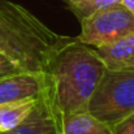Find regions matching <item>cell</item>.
Masks as SVG:
<instances>
[{
    "instance_id": "8",
    "label": "cell",
    "mask_w": 134,
    "mask_h": 134,
    "mask_svg": "<svg viewBox=\"0 0 134 134\" xmlns=\"http://www.w3.org/2000/svg\"><path fill=\"white\" fill-rule=\"evenodd\" d=\"M63 134H113L112 126L89 111L64 116Z\"/></svg>"
},
{
    "instance_id": "11",
    "label": "cell",
    "mask_w": 134,
    "mask_h": 134,
    "mask_svg": "<svg viewBox=\"0 0 134 134\" xmlns=\"http://www.w3.org/2000/svg\"><path fill=\"white\" fill-rule=\"evenodd\" d=\"M18 72H24L21 65L0 49V78L9 74L18 73Z\"/></svg>"
},
{
    "instance_id": "2",
    "label": "cell",
    "mask_w": 134,
    "mask_h": 134,
    "mask_svg": "<svg viewBox=\"0 0 134 134\" xmlns=\"http://www.w3.org/2000/svg\"><path fill=\"white\" fill-rule=\"evenodd\" d=\"M65 35H59L25 7L0 0V49L26 72L42 74Z\"/></svg>"
},
{
    "instance_id": "4",
    "label": "cell",
    "mask_w": 134,
    "mask_h": 134,
    "mask_svg": "<svg viewBox=\"0 0 134 134\" xmlns=\"http://www.w3.org/2000/svg\"><path fill=\"white\" fill-rule=\"evenodd\" d=\"M80 42L92 48L112 44L134 31V14L122 4L100 9L80 21Z\"/></svg>"
},
{
    "instance_id": "3",
    "label": "cell",
    "mask_w": 134,
    "mask_h": 134,
    "mask_svg": "<svg viewBox=\"0 0 134 134\" xmlns=\"http://www.w3.org/2000/svg\"><path fill=\"white\" fill-rule=\"evenodd\" d=\"M89 112L111 126L134 112V69H107L90 100Z\"/></svg>"
},
{
    "instance_id": "13",
    "label": "cell",
    "mask_w": 134,
    "mask_h": 134,
    "mask_svg": "<svg viewBox=\"0 0 134 134\" xmlns=\"http://www.w3.org/2000/svg\"><path fill=\"white\" fill-rule=\"evenodd\" d=\"M121 4L134 14V0H121Z\"/></svg>"
},
{
    "instance_id": "7",
    "label": "cell",
    "mask_w": 134,
    "mask_h": 134,
    "mask_svg": "<svg viewBox=\"0 0 134 134\" xmlns=\"http://www.w3.org/2000/svg\"><path fill=\"white\" fill-rule=\"evenodd\" d=\"M107 69H134V31L108 46L95 48Z\"/></svg>"
},
{
    "instance_id": "5",
    "label": "cell",
    "mask_w": 134,
    "mask_h": 134,
    "mask_svg": "<svg viewBox=\"0 0 134 134\" xmlns=\"http://www.w3.org/2000/svg\"><path fill=\"white\" fill-rule=\"evenodd\" d=\"M64 116L41 95L31 112L13 130L0 134H63Z\"/></svg>"
},
{
    "instance_id": "10",
    "label": "cell",
    "mask_w": 134,
    "mask_h": 134,
    "mask_svg": "<svg viewBox=\"0 0 134 134\" xmlns=\"http://www.w3.org/2000/svg\"><path fill=\"white\" fill-rule=\"evenodd\" d=\"M70 12L78 18V21L89 17L90 14L117 4H121V0H64Z\"/></svg>"
},
{
    "instance_id": "6",
    "label": "cell",
    "mask_w": 134,
    "mask_h": 134,
    "mask_svg": "<svg viewBox=\"0 0 134 134\" xmlns=\"http://www.w3.org/2000/svg\"><path fill=\"white\" fill-rule=\"evenodd\" d=\"M44 83L42 74L18 72L0 78V103L35 99L43 94Z\"/></svg>"
},
{
    "instance_id": "12",
    "label": "cell",
    "mask_w": 134,
    "mask_h": 134,
    "mask_svg": "<svg viewBox=\"0 0 134 134\" xmlns=\"http://www.w3.org/2000/svg\"><path fill=\"white\" fill-rule=\"evenodd\" d=\"M113 134H134V112L112 125Z\"/></svg>"
},
{
    "instance_id": "1",
    "label": "cell",
    "mask_w": 134,
    "mask_h": 134,
    "mask_svg": "<svg viewBox=\"0 0 134 134\" xmlns=\"http://www.w3.org/2000/svg\"><path fill=\"white\" fill-rule=\"evenodd\" d=\"M105 70L95 48L77 37H64L42 72V95L63 116L86 112Z\"/></svg>"
},
{
    "instance_id": "9",
    "label": "cell",
    "mask_w": 134,
    "mask_h": 134,
    "mask_svg": "<svg viewBox=\"0 0 134 134\" xmlns=\"http://www.w3.org/2000/svg\"><path fill=\"white\" fill-rule=\"evenodd\" d=\"M38 98L0 103V133L17 128L31 112Z\"/></svg>"
}]
</instances>
